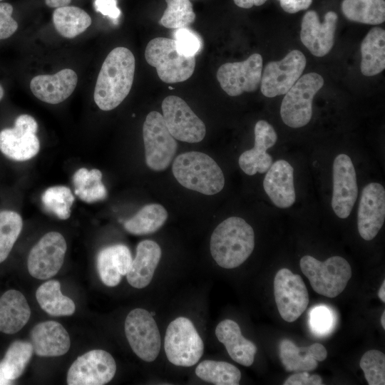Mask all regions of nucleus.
<instances>
[{
	"instance_id": "1",
	"label": "nucleus",
	"mask_w": 385,
	"mask_h": 385,
	"mask_svg": "<svg viewBox=\"0 0 385 385\" xmlns=\"http://www.w3.org/2000/svg\"><path fill=\"white\" fill-rule=\"evenodd\" d=\"M135 61L125 47L113 48L104 60L99 71L93 98L105 111L119 106L128 95L134 79Z\"/></svg>"
},
{
	"instance_id": "2",
	"label": "nucleus",
	"mask_w": 385,
	"mask_h": 385,
	"mask_svg": "<svg viewBox=\"0 0 385 385\" xmlns=\"http://www.w3.org/2000/svg\"><path fill=\"white\" fill-rule=\"evenodd\" d=\"M255 247V232L244 219L230 217L214 230L210 242L211 255L221 267L232 269L242 265Z\"/></svg>"
},
{
	"instance_id": "3",
	"label": "nucleus",
	"mask_w": 385,
	"mask_h": 385,
	"mask_svg": "<svg viewBox=\"0 0 385 385\" xmlns=\"http://www.w3.org/2000/svg\"><path fill=\"white\" fill-rule=\"evenodd\" d=\"M172 170L181 185L204 195L217 194L225 185L221 168L204 153L189 151L178 155L173 161Z\"/></svg>"
},
{
	"instance_id": "4",
	"label": "nucleus",
	"mask_w": 385,
	"mask_h": 385,
	"mask_svg": "<svg viewBox=\"0 0 385 385\" xmlns=\"http://www.w3.org/2000/svg\"><path fill=\"white\" fill-rule=\"evenodd\" d=\"M145 58L155 68L160 80L167 83L188 80L195 67V56L180 53L172 38L158 37L150 41L145 51Z\"/></svg>"
},
{
	"instance_id": "5",
	"label": "nucleus",
	"mask_w": 385,
	"mask_h": 385,
	"mask_svg": "<svg viewBox=\"0 0 385 385\" xmlns=\"http://www.w3.org/2000/svg\"><path fill=\"white\" fill-rule=\"evenodd\" d=\"M299 265L314 291L327 297L341 294L352 274L349 262L340 256L330 257L322 262L305 255L301 258Z\"/></svg>"
},
{
	"instance_id": "6",
	"label": "nucleus",
	"mask_w": 385,
	"mask_h": 385,
	"mask_svg": "<svg viewBox=\"0 0 385 385\" xmlns=\"http://www.w3.org/2000/svg\"><path fill=\"white\" fill-rule=\"evenodd\" d=\"M164 349L171 364L188 367L196 364L202 357L204 343L190 319L179 317L167 327Z\"/></svg>"
},
{
	"instance_id": "7",
	"label": "nucleus",
	"mask_w": 385,
	"mask_h": 385,
	"mask_svg": "<svg viewBox=\"0 0 385 385\" xmlns=\"http://www.w3.org/2000/svg\"><path fill=\"white\" fill-rule=\"evenodd\" d=\"M324 78L311 72L301 76L285 93L280 107L282 121L298 128L308 124L312 116V101L324 85Z\"/></svg>"
},
{
	"instance_id": "8",
	"label": "nucleus",
	"mask_w": 385,
	"mask_h": 385,
	"mask_svg": "<svg viewBox=\"0 0 385 385\" xmlns=\"http://www.w3.org/2000/svg\"><path fill=\"white\" fill-rule=\"evenodd\" d=\"M143 138L147 166L155 171L165 170L175 157L178 144L162 114L151 111L147 115L143 125Z\"/></svg>"
},
{
	"instance_id": "9",
	"label": "nucleus",
	"mask_w": 385,
	"mask_h": 385,
	"mask_svg": "<svg viewBox=\"0 0 385 385\" xmlns=\"http://www.w3.org/2000/svg\"><path fill=\"white\" fill-rule=\"evenodd\" d=\"M124 329L133 351L142 360L151 362L158 356L161 338L152 314L145 309L135 308L127 315Z\"/></svg>"
},
{
	"instance_id": "10",
	"label": "nucleus",
	"mask_w": 385,
	"mask_h": 385,
	"mask_svg": "<svg viewBox=\"0 0 385 385\" xmlns=\"http://www.w3.org/2000/svg\"><path fill=\"white\" fill-rule=\"evenodd\" d=\"M306 64V57L296 49L280 61H270L262 73V93L267 98L285 94L301 77Z\"/></svg>"
},
{
	"instance_id": "11",
	"label": "nucleus",
	"mask_w": 385,
	"mask_h": 385,
	"mask_svg": "<svg viewBox=\"0 0 385 385\" xmlns=\"http://www.w3.org/2000/svg\"><path fill=\"white\" fill-rule=\"evenodd\" d=\"M274 295L278 312L286 322L297 320L309 304L307 287L300 275L280 269L274 279Z\"/></svg>"
},
{
	"instance_id": "12",
	"label": "nucleus",
	"mask_w": 385,
	"mask_h": 385,
	"mask_svg": "<svg viewBox=\"0 0 385 385\" xmlns=\"http://www.w3.org/2000/svg\"><path fill=\"white\" fill-rule=\"evenodd\" d=\"M163 117L170 134L187 143L200 142L205 135L204 123L181 98L167 96L162 103Z\"/></svg>"
},
{
	"instance_id": "13",
	"label": "nucleus",
	"mask_w": 385,
	"mask_h": 385,
	"mask_svg": "<svg viewBox=\"0 0 385 385\" xmlns=\"http://www.w3.org/2000/svg\"><path fill=\"white\" fill-rule=\"evenodd\" d=\"M37 130V122L32 116L27 114L18 116L13 128L0 131V150L16 161L31 159L40 149Z\"/></svg>"
},
{
	"instance_id": "14",
	"label": "nucleus",
	"mask_w": 385,
	"mask_h": 385,
	"mask_svg": "<svg viewBox=\"0 0 385 385\" xmlns=\"http://www.w3.org/2000/svg\"><path fill=\"white\" fill-rule=\"evenodd\" d=\"M116 363L108 352L93 349L79 356L67 374L69 385H103L112 380Z\"/></svg>"
},
{
	"instance_id": "15",
	"label": "nucleus",
	"mask_w": 385,
	"mask_h": 385,
	"mask_svg": "<svg viewBox=\"0 0 385 385\" xmlns=\"http://www.w3.org/2000/svg\"><path fill=\"white\" fill-rule=\"evenodd\" d=\"M262 57L253 53L240 62L226 63L217 71V79L222 89L230 96L241 95L243 92L256 91L261 81Z\"/></svg>"
},
{
	"instance_id": "16",
	"label": "nucleus",
	"mask_w": 385,
	"mask_h": 385,
	"mask_svg": "<svg viewBox=\"0 0 385 385\" xmlns=\"http://www.w3.org/2000/svg\"><path fill=\"white\" fill-rule=\"evenodd\" d=\"M63 236L57 232L44 235L31 250L27 267L29 274L38 279H46L58 273L66 252Z\"/></svg>"
},
{
	"instance_id": "17",
	"label": "nucleus",
	"mask_w": 385,
	"mask_h": 385,
	"mask_svg": "<svg viewBox=\"0 0 385 385\" xmlns=\"http://www.w3.org/2000/svg\"><path fill=\"white\" fill-rule=\"evenodd\" d=\"M358 196L355 169L351 159L339 154L333 163L332 210L337 217L345 219L350 215Z\"/></svg>"
},
{
	"instance_id": "18",
	"label": "nucleus",
	"mask_w": 385,
	"mask_h": 385,
	"mask_svg": "<svg viewBox=\"0 0 385 385\" xmlns=\"http://www.w3.org/2000/svg\"><path fill=\"white\" fill-rule=\"evenodd\" d=\"M385 220V190L379 183H370L362 190L357 213V227L365 240H373Z\"/></svg>"
},
{
	"instance_id": "19",
	"label": "nucleus",
	"mask_w": 385,
	"mask_h": 385,
	"mask_svg": "<svg viewBox=\"0 0 385 385\" xmlns=\"http://www.w3.org/2000/svg\"><path fill=\"white\" fill-rule=\"evenodd\" d=\"M338 16L328 11L322 23L316 11L305 13L302 20L300 39L304 46L315 56L322 57L332 48Z\"/></svg>"
},
{
	"instance_id": "20",
	"label": "nucleus",
	"mask_w": 385,
	"mask_h": 385,
	"mask_svg": "<svg viewBox=\"0 0 385 385\" xmlns=\"http://www.w3.org/2000/svg\"><path fill=\"white\" fill-rule=\"evenodd\" d=\"M78 82L76 72L64 68L53 75H38L30 82L33 94L43 102L58 104L67 99L75 90Z\"/></svg>"
},
{
	"instance_id": "21",
	"label": "nucleus",
	"mask_w": 385,
	"mask_h": 385,
	"mask_svg": "<svg viewBox=\"0 0 385 385\" xmlns=\"http://www.w3.org/2000/svg\"><path fill=\"white\" fill-rule=\"evenodd\" d=\"M263 188L275 206L291 207L296 200L292 166L284 160L273 163L265 176Z\"/></svg>"
},
{
	"instance_id": "22",
	"label": "nucleus",
	"mask_w": 385,
	"mask_h": 385,
	"mask_svg": "<svg viewBox=\"0 0 385 385\" xmlns=\"http://www.w3.org/2000/svg\"><path fill=\"white\" fill-rule=\"evenodd\" d=\"M31 341L34 351L40 356H61L71 346L68 333L55 321H46L34 326L31 331Z\"/></svg>"
},
{
	"instance_id": "23",
	"label": "nucleus",
	"mask_w": 385,
	"mask_h": 385,
	"mask_svg": "<svg viewBox=\"0 0 385 385\" xmlns=\"http://www.w3.org/2000/svg\"><path fill=\"white\" fill-rule=\"evenodd\" d=\"M279 355L287 371L299 372L314 370L318 361L326 359L327 351L319 343L299 347L292 341L283 339L279 344Z\"/></svg>"
},
{
	"instance_id": "24",
	"label": "nucleus",
	"mask_w": 385,
	"mask_h": 385,
	"mask_svg": "<svg viewBox=\"0 0 385 385\" xmlns=\"http://www.w3.org/2000/svg\"><path fill=\"white\" fill-rule=\"evenodd\" d=\"M162 251L159 245L150 240L140 242L136 255L126 274L128 282L137 289L147 287L153 277Z\"/></svg>"
},
{
	"instance_id": "25",
	"label": "nucleus",
	"mask_w": 385,
	"mask_h": 385,
	"mask_svg": "<svg viewBox=\"0 0 385 385\" xmlns=\"http://www.w3.org/2000/svg\"><path fill=\"white\" fill-rule=\"evenodd\" d=\"M133 261L129 248L118 244L102 249L97 257L99 277L108 287L118 285L128 272Z\"/></svg>"
},
{
	"instance_id": "26",
	"label": "nucleus",
	"mask_w": 385,
	"mask_h": 385,
	"mask_svg": "<svg viewBox=\"0 0 385 385\" xmlns=\"http://www.w3.org/2000/svg\"><path fill=\"white\" fill-rule=\"evenodd\" d=\"M215 335L235 361L245 366L253 364L257 346L242 336L237 322L228 319L221 321L215 328Z\"/></svg>"
},
{
	"instance_id": "27",
	"label": "nucleus",
	"mask_w": 385,
	"mask_h": 385,
	"mask_svg": "<svg viewBox=\"0 0 385 385\" xmlns=\"http://www.w3.org/2000/svg\"><path fill=\"white\" fill-rule=\"evenodd\" d=\"M31 309L21 292L6 291L0 297V332L12 334L20 331L28 322Z\"/></svg>"
},
{
	"instance_id": "28",
	"label": "nucleus",
	"mask_w": 385,
	"mask_h": 385,
	"mask_svg": "<svg viewBox=\"0 0 385 385\" xmlns=\"http://www.w3.org/2000/svg\"><path fill=\"white\" fill-rule=\"evenodd\" d=\"M361 71L364 76H373L385 68V31L380 27L372 28L361 43Z\"/></svg>"
},
{
	"instance_id": "29",
	"label": "nucleus",
	"mask_w": 385,
	"mask_h": 385,
	"mask_svg": "<svg viewBox=\"0 0 385 385\" xmlns=\"http://www.w3.org/2000/svg\"><path fill=\"white\" fill-rule=\"evenodd\" d=\"M36 297L41 309L51 316H69L74 313L73 301L62 294L57 280H48L38 287Z\"/></svg>"
},
{
	"instance_id": "30",
	"label": "nucleus",
	"mask_w": 385,
	"mask_h": 385,
	"mask_svg": "<svg viewBox=\"0 0 385 385\" xmlns=\"http://www.w3.org/2000/svg\"><path fill=\"white\" fill-rule=\"evenodd\" d=\"M91 22L88 14L77 6L56 8L53 13V23L56 30L67 38H73L82 34L91 26Z\"/></svg>"
},
{
	"instance_id": "31",
	"label": "nucleus",
	"mask_w": 385,
	"mask_h": 385,
	"mask_svg": "<svg viewBox=\"0 0 385 385\" xmlns=\"http://www.w3.org/2000/svg\"><path fill=\"white\" fill-rule=\"evenodd\" d=\"M168 212L160 204L143 207L133 217L124 222V228L135 235H144L158 230L168 218Z\"/></svg>"
},
{
	"instance_id": "32",
	"label": "nucleus",
	"mask_w": 385,
	"mask_h": 385,
	"mask_svg": "<svg viewBox=\"0 0 385 385\" xmlns=\"http://www.w3.org/2000/svg\"><path fill=\"white\" fill-rule=\"evenodd\" d=\"M342 11L350 21L377 25L385 20L384 0H343Z\"/></svg>"
},
{
	"instance_id": "33",
	"label": "nucleus",
	"mask_w": 385,
	"mask_h": 385,
	"mask_svg": "<svg viewBox=\"0 0 385 385\" xmlns=\"http://www.w3.org/2000/svg\"><path fill=\"white\" fill-rule=\"evenodd\" d=\"M102 173L98 169H78L73 175L75 194L83 201L92 203L105 199L107 190L102 183Z\"/></svg>"
},
{
	"instance_id": "34",
	"label": "nucleus",
	"mask_w": 385,
	"mask_h": 385,
	"mask_svg": "<svg viewBox=\"0 0 385 385\" xmlns=\"http://www.w3.org/2000/svg\"><path fill=\"white\" fill-rule=\"evenodd\" d=\"M195 374L200 379L215 385H237L241 372L233 364L215 360H204L195 369Z\"/></svg>"
},
{
	"instance_id": "35",
	"label": "nucleus",
	"mask_w": 385,
	"mask_h": 385,
	"mask_svg": "<svg viewBox=\"0 0 385 385\" xmlns=\"http://www.w3.org/2000/svg\"><path fill=\"white\" fill-rule=\"evenodd\" d=\"M34 349L28 342L15 341L8 348L0 366L4 376L13 381L19 378L29 364Z\"/></svg>"
},
{
	"instance_id": "36",
	"label": "nucleus",
	"mask_w": 385,
	"mask_h": 385,
	"mask_svg": "<svg viewBox=\"0 0 385 385\" xmlns=\"http://www.w3.org/2000/svg\"><path fill=\"white\" fill-rule=\"evenodd\" d=\"M23 226L21 215L11 210L0 211V263L9 256Z\"/></svg>"
},
{
	"instance_id": "37",
	"label": "nucleus",
	"mask_w": 385,
	"mask_h": 385,
	"mask_svg": "<svg viewBox=\"0 0 385 385\" xmlns=\"http://www.w3.org/2000/svg\"><path fill=\"white\" fill-rule=\"evenodd\" d=\"M43 207L61 220H67L71 215V208L74 197L66 186H53L46 189L41 196Z\"/></svg>"
},
{
	"instance_id": "38",
	"label": "nucleus",
	"mask_w": 385,
	"mask_h": 385,
	"mask_svg": "<svg viewBox=\"0 0 385 385\" xmlns=\"http://www.w3.org/2000/svg\"><path fill=\"white\" fill-rule=\"evenodd\" d=\"M167 8L160 24L168 29L185 28L195 19L190 0H165Z\"/></svg>"
},
{
	"instance_id": "39",
	"label": "nucleus",
	"mask_w": 385,
	"mask_h": 385,
	"mask_svg": "<svg viewBox=\"0 0 385 385\" xmlns=\"http://www.w3.org/2000/svg\"><path fill=\"white\" fill-rule=\"evenodd\" d=\"M359 366L369 385L385 384V355L383 352L371 349L361 356Z\"/></svg>"
},
{
	"instance_id": "40",
	"label": "nucleus",
	"mask_w": 385,
	"mask_h": 385,
	"mask_svg": "<svg viewBox=\"0 0 385 385\" xmlns=\"http://www.w3.org/2000/svg\"><path fill=\"white\" fill-rule=\"evenodd\" d=\"M238 163L245 173L254 175L257 173H266L273 163V160L267 152H259L252 148L240 155Z\"/></svg>"
},
{
	"instance_id": "41",
	"label": "nucleus",
	"mask_w": 385,
	"mask_h": 385,
	"mask_svg": "<svg viewBox=\"0 0 385 385\" xmlns=\"http://www.w3.org/2000/svg\"><path fill=\"white\" fill-rule=\"evenodd\" d=\"M277 140V135L273 126L268 122L260 120L255 125L254 149L259 152H266L272 147Z\"/></svg>"
},
{
	"instance_id": "42",
	"label": "nucleus",
	"mask_w": 385,
	"mask_h": 385,
	"mask_svg": "<svg viewBox=\"0 0 385 385\" xmlns=\"http://www.w3.org/2000/svg\"><path fill=\"white\" fill-rule=\"evenodd\" d=\"M174 41L178 51L187 56H195L200 48L198 37L186 28L178 29Z\"/></svg>"
},
{
	"instance_id": "43",
	"label": "nucleus",
	"mask_w": 385,
	"mask_h": 385,
	"mask_svg": "<svg viewBox=\"0 0 385 385\" xmlns=\"http://www.w3.org/2000/svg\"><path fill=\"white\" fill-rule=\"evenodd\" d=\"M310 326L318 334H324L331 330L333 317L331 310L326 307H314L310 312Z\"/></svg>"
},
{
	"instance_id": "44",
	"label": "nucleus",
	"mask_w": 385,
	"mask_h": 385,
	"mask_svg": "<svg viewBox=\"0 0 385 385\" xmlns=\"http://www.w3.org/2000/svg\"><path fill=\"white\" fill-rule=\"evenodd\" d=\"M13 10L10 4L0 2V40L10 37L18 29V23L11 16Z\"/></svg>"
},
{
	"instance_id": "45",
	"label": "nucleus",
	"mask_w": 385,
	"mask_h": 385,
	"mask_svg": "<svg viewBox=\"0 0 385 385\" xmlns=\"http://www.w3.org/2000/svg\"><path fill=\"white\" fill-rule=\"evenodd\" d=\"M93 6L97 12L109 17L114 24H118L121 11L117 6V0H94Z\"/></svg>"
},
{
	"instance_id": "46",
	"label": "nucleus",
	"mask_w": 385,
	"mask_h": 385,
	"mask_svg": "<svg viewBox=\"0 0 385 385\" xmlns=\"http://www.w3.org/2000/svg\"><path fill=\"white\" fill-rule=\"evenodd\" d=\"M322 380L319 375L309 374L307 371H299L291 375L284 385H322Z\"/></svg>"
},
{
	"instance_id": "47",
	"label": "nucleus",
	"mask_w": 385,
	"mask_h": 385,
	"mask_svg": "<svg viewBox=\"0 0 385 385\" xmlns=\"http://www.w3.org/2000/svg\"><path fill=\"white\" fill-rule=\"evenodd\" d=\"M282 9L289 14H294L307 9L312 3V0H278Z\"/></svg>"
},
{
	"instance_id": "48",
	"label": "nucleus",
	"mask_w": 385,
	"mask_h": 385,
	"mask_svg": "<svg viewBox=\"0 0 385 385\" xmlns=\"http://www.w3.org/2000/svg\"><path fill=\"white\" fill-rule=\"evenodd\" d=\"M235 4L244 9H250L253 6H261L264 4L267 0H233Z\"/></svg>"
},
{
	"instance_id": "49",
	"label": "nucleus",
	"mask_w": 385,
	"mask_h": 385,
	"mask_svg": "<svg viewBox=\"0 0 385 385\" xmlns=\"http://www.w3.org/2000/svg\"><path fill=\"white\" fill-rule=\"evenodd\" d=\"M72 0H45L46 4L51 8L68 6Z\"/></svg>"
},
{
	"instance_id": "50",
	"label": "nucleus",
	"mask_w": 385,
	"mask_h": 385,
	"mask_svg": "<svg viewBox=\"0 0 385 385\" xmlns=\"http://www.w3.org/2000/svg\"><path fill=\"white\" fill-rule=\"evenodd\" d=\"M378 296L382 302H385V280L383 281L381 286L378 292Z\"/></svg>"
},
{
	"instance_id": "51",
	"label": "nucleus",
	"mask_w": 385,
	"mask_h": 385,
	"mask_svg": "<svg viewBox=\"0 0 385 385\" xmlns=\"http://www.w3.org/2000/svg\"><path fill=\"white\" fill-rule=\"evenodd\" d=\"M11 381L7 379L4 376V374H3L2 371H1V366H0V384H11Z\"/></svg>"
},
{
	"instance_id": "52",
	"label": "nucleus",
	"mask_w": 385,
	"mask_h": 385,
	"mask_svg": "<svg viewBox=\"0 0 385 385\" xmlns=\"http://www.w3.org/2000/svg\"><path fill=\"white\" fill-rule=\"evenodd\" d=\"M381 323L384 329H385V312L384 311L381 317Z\"/></svg>"
},
{
	"instance_id": "53",
	"label": "nucleus",
	"mask_w": 385,
	"mask_h": 385,
	"mask_svg": "<svg viewBox=\"0 0 385 385\" xmlns=\"http://www.w3.org/2000/svg\"><path fill=\"white\" fill-rule=\"evenodd\" d=\"M4 89L2 88V86L0 85V101L2 99L3 96H4Z\"/></svg>"
},
{
	"instance_id": "54",
	"label": "nucleus",
	"mask_w": 385,
	"mask_h": 385,
	"mask_svg": "<svg viewBox=\"0 0 385 385\" xmlns=\"http://www.w3.org/2000/svg\"><path fill=\"white\" fill-rule=\"evenodd\" d=\"M169 88H170V90H172V89H173V88H172V87H169Z\"/></svg>"
},
{
	"instance_id": "55",
	"label": "nucleus",
	"mask_w": 385,
	"mask_h": 385,
	"mask_svg": "<svg viewBox=\"0 0 385 385\" xmlns=\"http://www.w3.org/2000/svg\"><path fill=\"white\" fill-rule=\"evenodd\" d=\"M2 1V0H0V1Z\"/></svg>"
}]
</instances>
